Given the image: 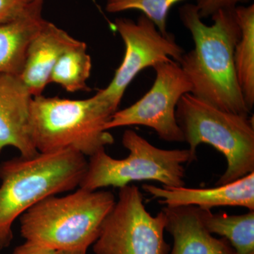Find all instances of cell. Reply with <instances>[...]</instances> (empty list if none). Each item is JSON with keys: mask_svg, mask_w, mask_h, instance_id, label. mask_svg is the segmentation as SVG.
<instances>
[{"mask_svg": "<svg viewBox=\"0 0 254 254\" xmlns=\"http://www.w3.org/2000/svg\"><path fill=\"white\" fill-rule=\"evenodd\" d=\"M235 9L218 11L211 16L213 24L207 25L195 4L180 6L179 16L194 48L184 54L179 64L191 83L192 95L218 109L249 116L234 63L241 35Z\"/></svg>", "mask_w": 254, "mask_h": 254, "instance_id": "cell-1", "label": "cell"}, {"mask_svg": "<svg viewBox=\"0 0 254 254\" xmlns=\"http://www.w3.org/2000/svg\"><path fill=\"white\" fill-rule=\"evenodd\" d=\"M87 166L86 157L70 149L0 163V250L11 244L16 219L41 200L79 187Z\"/></svg>", "mask_w": 254, "mask_h": 254, "instance_id": "cell-2", "label": "cell"}, {"mask_svg": "<svg viewBox=\"0 0 254 254\" xmlns=\"http://www.w3.org/2000/svg\"><path fill=\"white\" fill-rule=\"evenodd\" d=\"M115 202L109 190L81 188L64 196L48 197L21 215V236L56 252L87 251Z\"/></svg>", "mask_w": 254, "mask_h": 254, "instance_id": "cell-3", "label": "cell"}, {"mask_svg": "<svg viewBox=\"0 0 254 254\" xmlns=\"http://www.w3.org/2000/svg\"><path fill=\"white\" fill-rule=\"evenodd\" d=\"M115 113L95 95L84 100L33 97L29 117L32 142L39 153L70 149L91 157L115 141L105 129Z\"/></svg>", "mask_w": 254, "mask_h": 254, "instance_id": "cell-4", "label": "cell"}, {"mask_svg": "<svg viewBox=\"0 0 254 254\" xmlns=\"http://www.w3.org/2000/svg\"><path fill=\"white\" fill-rule=\"evenodd\" d=\"M176 119L195 160L197 148L202 143L212 145L226 159V170L215 186L254 172L253 119L218 109L191 93L184 95L179 101Z\"/></svg>", "mask_w": 254, "mask_h": 254, "instance_id": "cell-5", "label": "cell"}, {"mask_svg": "<svg viewBox=\"0 0 254 254\" xmlns=\"http://www.w3.org/2000/svg\"><path fill=\"white\" fill-rule=\"evenodd\" d=\"M122 142L129 152L128 156L114 158L104 149L89 157L79 188L120 189L131 182L143 181L158 182L165 187L185 186L184 164L195 160L190 150L161 149L131 129L124 132Z\"/></svg>", "mask_w": 254, "mask_h": 254, "instance_id": "cell-6", "label": "cell"}, {"mask_svg": "<svg viewBox=\"0 0 254 254\" xmlns=\"http://www.w3.org/2000/svg\"><path fill=\"white\" fill-rule=\"evenodd\" d=\"M166 216L147 211L139 189L128 185L120 188L119 198L102 224L93 245L95 254H169L170 245L164 232Z\"/></svg>", "mask_w": 254, "mask_h": 254, "instance_id": "cell-7", "label": "cell"}, {"mask_svg": "<svg viewBox=\"0 0 254 254\" xmlns=\"http://www.w3.org/2000/svg\"><path fill=\"white\" fill-rule=\"evenodd\" d=\"M114 26L125 43V56L109 85L95 95L117 112L125 91L138 73L172 60L179 64L185 51L173 33L162 34L143 14L136 21L116 18Z\"/></svg>", "mask_w": 254, "mask_h": 254, "instance_id": "cell-8", "label": "cell"}, {"mask_svg": "<svg viewBox=\"0 0 254 254\" xmlns=\"http://www.w3.org/2000/svg\"><path fill=\"white\" fill-rule=\"evenodd\" d=\"M153 68L155 78L149 91L131 106L115 112L105 125V129L140 125L154 130L163 141L185 142L177 124L176 108L182 97L191 93V83L180 65L173 60Z\"/></svg>", "mask_w": 254, "mask_h": 254, "instance_id": "cell-9", "label": "cell"}, {"mask_svg": "<svg viewBox=\"0 0 254 254\" xmlns=\"http://www.w3.org/2000/svg\"><path fill=\"white\" fill-rule=\"evenodd\" d=\"M143 190L166 206L193 205L202 210L239 206L254 210V172L235 181L212 188L158 187L143 185Z\"/></svg>", "mask_w": 254, "mask_h": 254, "instance_id": "cell-10", "label": "cell"}, {"mask_svg": "<svg viewBox=\"0 0 254 254\" xmlns=\"http://www.w3.org/2000/svg\"><path fill=\"white\" fill-rule=\"evenodd\" d=\"M33 95L20 76L0 73V154L13 147L20 155L38 153L30 135V108Z\"/></svg>", "mask_w": 254, "mask_h": 254, "instance_id": "cell-11", "label": "cell"}, {"mask_svg": "<svg viewBox=\"0 0 254 254\" xmlns=\"http://www.w3.org/2000/svg\"><path fill=\"white\" fill-rule=\"evenodd\" d=\"M78 42L67 32L46 21L30 44L20 76L33 97L42 95L60 57Z\"/></svg>", "mask_w": 254, "mask_h": 254, "instance_id": "cell-12", "label": "cell"}, {"mask_svg": "<svg viewBox=\"0 0 254 254\" xmlns=\"http://www.w3.org/2000/svg\"><path fill=\"white\" fill-rule=\"evenodd\" d=\"M165 230L173 237L170 254H236L228 241L218 239L206 230L199 214V208L166 206Z\"/></svg>", "mask_w": 254, "mask_h": 254, "instance_id": "cell-13", "label": "cell"}, {"mask_svg": "<svg viewBox=\"0 0 254 254\" xmlns=\"http://www.w3.org/2000/svg\"><path fill=\"white\" fill-rule=\"evenodd\" d=\"M45 1L36 0L19 17L0 24V73L21 76L30 44L46 21Z\"/></svg>", "mask_w": 254, "mask_h": 254, "instance_id": "cell-14", "label": "cell"}, {"mask_svg": "<svg viewBox=\"0 0 254 254\" xmlns=\"http://www.w3.org/2000/svg\"><path fill=\"white\" fill-rule=\"evenodd\" d=\"M241 35L234 50V63L239 86L250 113L254 105V4L235 9Z\"/></svg>", "mask_w": 254, "mask_h": 254, "instance_id": "cell-15", "label": "cell"}, {"mask_svg": "<svg viewBox=\"0 0 254 254\" xmlns=\"http://www.w3.org/2000/svg\"><path fill=\"white\" fill-rule=\"evenodd\" d=\"M199 214L206 230L226 239L236 254H254V210L230 215L199 208Z\"/></svg>", "mask_w": 254, "mask_h": 254, "instance_id": "cell-16", "label": "cell"}, {"mask_svg": "<svg viewBox=\"0 0 254 254\" xmlns=\"http://www.w3.org/2000/svg\"><path fill=\"white\" fill-rule=\"evenodd\" d=\"M92 61L83 42L68 48L60 57L50 77V83L60 85L67 92L89 91L87 81L91 75Z\"/></svg>", "mask_w": 254, "mask_h": 254, "instance_id": "cell-17", "label": "cell"}, {"mask_svg": "<svg viewBox=\"0 0 254 254\" xmlns=\"http://www.w3.org/2000/svg\"><path fill=\"white\" fill-rule=\"evenodd\" d=\"M187 0H106L105 10L111 14L128 10L141 11L150 19L158 31L168 34V18L170 10L174 5Z\"/></svg>", "mask_w": 254, "mask_h": 254, "instance_id": "cell-18", "label": "cell"}, {"mask_svg": "<svg viewBox=\"0 0 254 254\" xmlns=\"http://www.w3.org/2000/svg\"><path fill=\"white\" fill-rule=\"evenodd\" d=\"M252 0H196L195 6L200 18L211 17L221 10L235 9L237 6L248 4Z\"/></svg>", "mask_w": 254, "mask_h": 254, "instance_id": "cell-19", "label": "cell"}, {"mask_svg": "<svg viewBox=\"0 0 254 254\" xmlns=\"http://www.w3.org/2000/svg\"><path fill=\"white\" fill-rule=\"evenodd\" d=\"M36 0H0V24L22 15Z\"/></svg>", "mask_w": 254, "mask_h": 254, "instance_id": "cell-20", "label": "cell"}, {"mask_svg": "<svg viewBox=\"0 0 254 254\" xmlns=\"http://www.w3.org/2000/svg\"><path fill=\"white\" fill-rule=\"evenodd\" d=\"M11 254H57V252L26 241L16 247Z\"/></svg>", "mask_w": 254, "mask_h": 254, "instance_id": "cell-21", "label": "cell"}, {"mask_svg": "<svg viewBox=\"0 0 254 254\" xmlns=\"http://www.w3.org/2000/svg\"><path fill=\"white\" fill-rule=\"evenodd\" d=\"M87 251H60L57 254H87Z\"/></svg>", "mask_w": 254, "mask_h": 254, "instance_id": "cell-22", "label": "cell"}]
</instances>
